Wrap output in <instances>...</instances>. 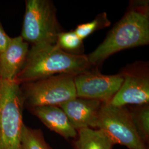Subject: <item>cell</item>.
Returning <instances> with one entry per match:
<instances>
[{"label": "cell", "mask_w": 149, "mask_h": 149, "mask_svg": "<svg viewBox=\"0 0 149 149\" xmlns=\"http://www.w3.org/2000/svg\"><path fill=\"white\" fill-rule=\"evenodd\" d=\"M24 107L20 85L0 78V149H22Z\"/></svg>", "instance_id": "3957f363"}, {"label": "cell", "mask_w": 149, "mask_h": 149, "mask_svg": "<svg viewBox=\"0 0 149 149\" xmlns=\"http://www.w3.org/2000/svg\"><path fill=\"white\" fill-rule=\"evenodd\" d=\"M103 132L114 144L129 149H146L134 122L132 113L125 107L103 102L98 114L96 128Z\"/></svg>", "instance_id": "8992f818"}, {"label": "cell", "mask_w": 149, "mask_h": 149, "mask_svg": "<svg viewBox=\"0 0 149 149\" xmlns=\"http://www.w3.org/2000/svg\"><path fill=\"white\" fill-rule=\"evenodd\" d=\"M22 149H52L47 143L40 129L23 125L21 134Z\"/></svg>", "instance_id": "4fadbf2b"}, {"label": "cell", "mask_w": 149, "mask_h": 149, "mask_svg": "<svg viewBox=\"0 0 149 149\" xmlns=\"http://www.w3.org/2000/svg\"><path fill=\"white\" fill-rule=\"evenodd\" d=\"M29 44L21 36L11 38L0 53V78L14 81L22 69L29 52Z\"/></svg>", "instance_id": "30bf717a"}, {"label": "cell", "mask_w": 149, "mask_h": 149, "mask_svg": "<svg viewBox=\"0 0 149 149\" xmlns=\"http://www.w3.org/2000/svg\"><path fill=\"white\" fill-rule=\"evenodd\" d=\"M149 102V78L130 74L124 76L122 85L108 102L113 106L125 107L129 104L144 106Z\"/></svg>", "instance_id": "9c48e42d"}, {"label": "cell", "mask_w": 149, "mask_h": 149, "mask_svg": "<svg viewBox=\"0 0 149 149\" xmlns=\"http://www.w3.org/2000/svg\"><path fill=\"white\" fill-rule=\"evenodd\" d=\"M82 40L74 31L60 32L57 38L56 44L63 50H74L80 48Z\"/></svg>", "instance_id": "2e32d148"}, {"label": "cell", "mask_w": 149, "mask_h": 149, "mask_svg": "<svg viewBox=\"0 0 149 149\" xmlns=\"http://www.w3.org/2000/svg\"><path fill=\"white\" fill-rule=\"evenodd\" d=\"M75 75L60 74L20 85L24 107L60 106L77 97Z\"/></svg>", "instance_id": "277c9868"}, {"label": "cell", "mask_w": 149, "mask_h": 149, "mask_svg": "<svg viewBox=\"0 0 149 149\" xmlns=\"http://www.w3.org/2000/svg\"><path fill=\"white\" fill-rule=\"evenodd\" d=\"M102 103L95 100L76 97L59 107L78 132L85 128H96L98 114Z\"/></svg>", "instance_id": "ba28073f"}, {"label": "cell", "mask_w": 149, "mask_h": 149, "mask_svg": "<svg viewBox=\"0 0 149 149\" xmlns=\"http://www.w3.org/2000/svg\"><path fill=\"white\" fill-rule=\"evenodd\" d=\"M134 122L141 138L144 142L149 137V108L147 105L131 112Z\"/></svg>", "instance_id": "5bb4252c"}, {"label": "cell", "mask_w": 149, "mask_h": 149, "mask_svg": "<svg viewBox=\"0 0 149 149\" xmlns=\"http://www.w3.org/2000/svg\"><path fill=\"white\" fill-rule=\"evenodd\" d=\"M11 37L7 34L0 22V53L5 49Z\"/></svg>", "instance_id": "e0dca14e"}, {"label": "cell", "mask_w": 149, "mask_h": 149, "mask_svg": "<svg viewBox=\"0 0 149 149\" xmlns=\"http://www.w3.org/2000/svg\"><path fill=\"white\" fill-rule=\"evenodd\" d=\"M114 144L101 130L85 128L78 131L74 149H113Z\"/></svg>", "instance_id": "7c38bea8"}, {"label": "cell", "mask_w": 149, "mask_h": 149, "mask_svg": "<svg viewBox=\"0 0 149 149\" xmlns=\"http://www.w3.org/2000/svg\"><path fill=\"white\" fill-rule=\"evenodd\" d=\"M60 33L56 11L48 0L26 1L21 36L32 45L56 44Z\"/></svg>", "instance_id": "5b68a950"}, {"label": "cell", "mask_w": 149, "mask_h": 149, "mask_svg": "<svg viewBox=\"0 0 149 149\" xmlns=\"http://www.w3.org/2000/svg\"><path fill=\"white\" fill-rule=\"evenodd\" d=\"M90 65L87 56L66 52L56 44L32 45L22 69L14 81L21 85L56 74L76 76Z\"/></svg>", "instance_id": "6da1fadb"}, {"label": "cell", "mask_w": 149, "mask_h": 149, "mask_svg": "<svg viewBox=\"0 0 149 149\" xmlns=\"http://www.w3.org/2000/svg\"><path fill=\"white\" fill-rule=\"evenodd\" d=\"M135 3L108 33L104 41L87 56L90 65L101 63L124 49L149 44V7L147 2Z\"/></svg>", "instance_id": "7a4b0ae2"}, {"label": "cell", "mask_w": 149, "mask_h": 149, "mask_svg": "<svg viewBox=\"0 0 149 149\" xmlns=\"http://www.w3.org/2000/svg\"><path fill=\"white\" fill-rule=\"evenodd\" d=\"M50 130L66 139L76 138L78 132L59 106H42L29 109Z\"/></svg>", "instance_id": "8fae6325"}, {"label": "cell", "mask_w": 149, "mask_h": 149, "mask_svg": "<svg viewBox=\"0 0 149 149\" xmlns=\"http://www.w3.org/2000/svg\"><path fill=\"white\" fill-rule=\"evenodd\" d=\"M124 81L121 74L104 75L85 71L74 76L77 97L108 102L116 95Z\"/></svg>", "instance_id": "52a82bcc"}, {"label": "cell", "mask_w": 149, "mask_h": 149, "mask_svg": "<svg viewBox=\"0 0 149 149\" xmlns=\"http://www.w3.org/2000/svg\"><path fill=\"white\" fill-rule=\"evenodd\" d=\"M109 24L106 15L105 13H103L101 15H99L92 21L78 26L74 32L81 40H83L95 32L96 30L102 27L108 26Z\"/></svg>", "instance_id": "9a60e30c"}]
</instances>
